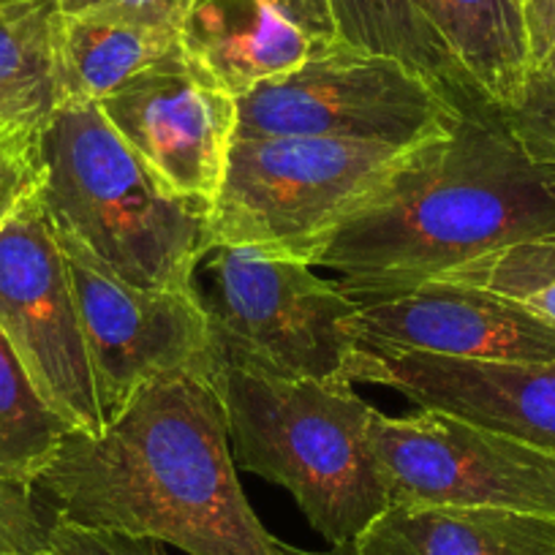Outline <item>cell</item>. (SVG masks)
I'll list each match as a JSON object with an SVG mask.
<instances>
[{
	"label": "cell",
	"mask_w": 555,
	"mask_h": 555,
	"mask_svg": "<svg viewBox=\"0 0 555 555\" xmlns=\"http://www.w3.org/2000/svg\"><path fill=\"white\" fill-rule=\"evenodd\" d=\"M39 196L55 229L72 234L139 289L191 292L210 248V202L158 180L93 101H63L41 122Z\"/></svg>",
	"instance_id": "obj_3"
},
{
	"label": "cell",
	"mask_w": 555,
	"mask_h": 555,
	"mask_svg": "<svg viewBox=\"0 0 555 555\" xmlns=\"http://www.w3.org/2000/svg\"><path fill=\"white\" fill-rule=\"evenodd\" d=\"M30 485L52 520L189 555H278L240 488L221 398L205 378H158L101 434L68 430Z\"/></svg>",
	"instance_id": "obj_2"
},
{
	"label": "cell",
	"mask_w": 555,
	"mask_h": 555,
	"mask_svg": "<svg viewBox=\"0 0 555 555\" xmlns=\"http://www.w3.org/2000/svg\"><path fill=\"white\" fill-rule=\"evenodd\" d=\"M180 41L237 99L338 47L333 0H191Z\"/></svg>",
	"instance_id": "obj_14"
},
{
	"label": "cell",
	"mask_w": 555,
	"mask_h": 555,
	"mask_svg": "<svg viewBox=\"0 0 555 555\" xmlns=\"http://www.w3.org/2000/svg\"><path fill=\"white\" fill-rule=\"evenodd\" d=\"M180 23L133 9L61 12L57 28V88L63 101H93L178 50Z\"/></svg>",
	"instance_id": "obj_16"
},
{
	"label": "cell",
	"mask_w": 555,
	"mask_h": 555,
	"mask_svg": "<svg viewBox=\"0 0 555 555\" xmlns=\"http://www.w3.org/2000/svg\"><path fill=\"white\" fill-rule=\"evenodd\" d=\"M0 333L72 430L106 428L66 256L39 191L0 229Z\"/></svg>",
	"instance_id": "obj_10"
},
{
	"label": "cell",
	"mask_w": 555,
	"mask_h": 555,
	"mask_svg": "<svg viewBox=\"0 0 555 555\" xmlns=\"http://www.w3.org/2000/svg\"><path fill=\"white\" fill-rule=\"evenodd\" d=\"M57 0L0 3V122L41 126L61 106Z\"/></svg>",
	"instance_id": "obj_19"
},
{
	"label": "cell",
	"mask_w": 555,
	"mask_h": 555,
	"mask_svg": "<svg viewBox=\"0 0 555 555\" xmlns=\"http://www.w3.org/2000/svg\"><path fill=\"white\" fill-rule=\"evenodd\" d=\"M354 544L360 555H555V515L499 506H389Z\"/></svg>",
	"instance_id": "obj_15"
},
{
	"label": "cell",
	"mask_w": 555,
	"mask_h": 555,
	"mask_svg": "<svg viewBox=\"0 0 555 555\" xmlns=\"http://www.w3.org/2000/svg\"><path fill=\"white\" fill-rule=\"evenodd\" d=\"M463 109L395 57L340 41L237 95L234 139L319 137L416 147L450 133Z\"/></svg>",
	"instance_id": "obj_7"
},
{
	"label": "cell",
	"mask_w": 555,
	"mask_h": 555,
	"mask_svg": "<svg viewBox=\"0 0 555 555\" xmlns=\"http://www.w3.org/2000/svg\"><path fill=\"white\" fill-rule=\"evenodd\" d=\"M212 389L221 398L234 461L289 490L333 547L354 542L389 509L367 441L376 409L349 382L278 378L221 365Z\"/></svg>",
	"instance_id": "obj_4"
},
{
	"label": "cell",
	"mask_w": 555,
	"mask_h": 555,
	"mask_svg": "<svg viewBox=\"0 0 555 555\" xmlns=\"http://www.w3.org/2000/svg\"><path fill=\"white\" fill-rule=\"evenodd\" d=\"M436 281H455L509 297L555 330V234L493 250Z\"/></svg>",
	"instance_id": "obj_21"
},
{
	"label": "cell",
	"mask_w": 555,
	"mask_h": 555,
	"mask_svg": "<svg viewBox=\"0 0 555 555\" xmlns=\"http://www.w3.org/2000/svg\"><path fill=\"white\" fill-rule=\"evenodd\" d=\"M522 20L533 66L555 47V0H528L522 3Z\"/></svg>",
	"instance_id": "obj_26"
},
{
	"label": "cell",
	"mask_w": 555,
	"mask_h": 555,
	"mask_svg": "<svg viewBox=\"0 0 555 555\" xmlns=\"http://www.w3.org/2000/svg\"><path fill=\"white\" fill-rule=\"evenodd\" d=\"M468 77L499 106H512L531 72L520 0H414Z\"/></svg>",
	"instance_id": "obj_17"
},
{
	"label": "cell",
	"mask_w": 555,
	"mask_h": 555,
	"mask_svg": "<svg viewBox=\"0 0 555 555\" xmlns=\"http://www.w3.org/2000/svg\"><path fill=\"white\" fill-rule=\"evenodd\" d=\"M278 555H360V553H357L354 542L335 544V547H330V550H300V547H292V544H286L278 539Z\"/></svg>",
	"instance_id": "obj_28"
},
{
	"label": "cell",
	"mask_w": 555,
	"mask_h": 555,
	"mask_svg": "<svg viewBox=\"0 0 555 555\" xmlns=\"http://www.w3.org/2000/svg\"><path fill=\"white\" fill-rule=\"evenodd\" d=\"M357 338L367 349L455 360L555 362V330L547 322L509 297L455 281H425L387 300L362 302Z\"/></svg>",
	"instance_id": "obj_12"
},
{
	"label": "cell",
	"mask_w": 555,
	"mask_h": 555,
	"mask_svg": "<svg viewBox=\"0 0 555 555\" xmlns=\"http://www.w3.org/2000/svg\"><path fill=\"white\" fill-rule=\"evenodd\" d=\"M218 362L278 378L349 382L360 306L289 254L210 245L191 275Z\"/></svg>",
	"instance_id": "obj_5"
},
{
	"label": "cell",
	"mask_w": 555,
	"mask_h": 555,
	"mask_svg": "<svg viewBox=\"0 0 555 555\" xmlns=\"http://www.w3.org/2000/svg\"><path fill=\"white\" fill-rule=\"evenodd\" d=\"M55 237L72 275L106 423L158 378L196 376L212 387L221 362L191 292L139 289L101 264L72 234L55 229Z\"/></svg>",
	"instance_id": "obj_9"
},
{
	"label": "cell",
	"mask_w": 555,
	"mask_h": 555,
	"mask_svg": "<svg viewBox=\"0 0 555 555\" xmlns=\"http://www.w3.org/2000/svg\"><path fill=\"white\" fill-rule=\"evenodd\" d=\"M555 234V164L522 147L495 101L411 147L313 256L357 306L409 292L493 250Z\"/></svg>",
	"instance_id": "obj_1"
},
{
	"label": "cell",
	"mask_w": 555,
	"mask_h": 555,
	"mask_svg": "<svg viewBox=\"0 0 555 555\" xmlns=\"http://www.w3.org/2000/svg\"><path fill=\"white\" fill-rule=\"evenodd\" d=\"M68 430L0 333V477L34 482Z\"/></svg>",
	"instance_id": "obj_20"
},
{
	"label": "cell",
	"mask_w": 555,
	"mask_h": 555,
	"mask_svg": "<svg viewBox=\"0 0 555 555\" xmlns=\"http://www.w3.org/2000/svg\"><path fill=\"white\" fill-rule=\"evenodd\" d=\"M0 3H7V0H0Z\"/></svg>",
	"instance_id": "obj_31"
},
{
	"label": "cell",
	"mask_w": 555,
	"mask_h": 555,
	"mask_svg": "<svg viewBox=\"0 0 555 555\" xmlns=\"http://www.w3.org/2000/svg\"><path fill=\"white\" fill-rule=\"evenodd\" d=\"M191 0H57L63 14L90 12V9H133V12L164 14V17L183 20Z\"/></svg>",
	"instance_id": "obj_27"
},
{
	"label": "cell",
	"mask_w": 555,
	"mask_h": 555,
	"mask_svg": "<svg viewBox=\"0 0 555 555\" xmlns=\"http://www.w3.org/2000/svg\"><path fill=\"white\" fill-rule=\"evenodd\" d=\"M373 461L389 506H499L555 515V455L447 411L373 414Z\"/></svg>",
	"instance_id": "obj_8"
},
{
	"label": "cell",
	"mask_w": 555,
	"mask_h": 555,
	"mask_svg": "<svg viewBox=\"0 0 555 555\" xmlns=\"http://www.w3.org/2000/svg\"><path fill=\"white\" fill-rule=\"evenodd\" d=\"M349 378L398 389L420 409L463 416L555 455V362L509 365L360 346Z\"/></svg>",
	"instance_id": "obj_13"
},
{
	"label": "cell",
	"mask_w": 555,
	"mask_h": 555,
	"mask_svg": "<svg viewBox=\"0 0 555 555\" xmlns=\"http://www.w3.org/2000/svg\"><path fill=\"white\" fill-rule=\"evenodd\" d=\"M333 14L340 39L354 50L395 57L444 90L457 106L490 101L414 0H333Z\"/></svg>",
	"instance_id": "obj_18"
},
{
	"label": "cell",
	"mask_w": 555,
	"mask_h": 555,
	"mask_svg": "<svg viewBox=\"0 0 555 555\" xmlns=\"http://www.w3.org/2000/svg\"><path fill=\"white\" fill-rule=\"evenodd\" d=\"M99 109L162 183L212 205L234 142L237 99L183 44L104 95Z\"/></svg>",
	"instance_id": "obj_11"
},
{
	"label": "cell",
	"mask_w": 555,
	"mask_h": 555,
	"mask_svg": "<svg viewBox=\"0 0 555 555\" xmlns=\"http://www.w3.org/2000/svg\"><path fill=\"white\" fill-rule=\"evenodd\" d=\"M41 126L0 122V229L41 189Z\"/></svg>",
	"instance_id": "obj_23"
},
{
	"label": "cell",
	"mask_w": 555,
	"mask_h": 555,
	"mask_svg": "<svg viewBox=\"0 0 555 555\" xmlns=\"http://www.w3.org/2000/svg\"><path fill=\"white\" fill-rule=\"evenodd\" d=\"M506 122L537 162L555 164V47L533 63L512 106H501Z\"/></svg>",
	"instance_id": "obj_22"
},
{
	"label": "cell",
	"mask_w": 555,
	"mask_h": 555,
	"mask_svg": "<svg viewBox=\"0 0 555 555\" xmlns=\"http://www.w3.org/2000/svg\"><path fill=\"white\" fill-rule=\"evenodd\" d=\"M34 555H55L52 550H41V553H34Z\"/></svg>",
	"instance_id": "obj_29"
},
{
	"label": "cell",
	"mask_w": 555,
	"mask_h": 555,
	"mask_svg": "<svg viewBox=\"0 0 555 555\" xmlns=\"http://www.w3.org/2000/svg\"><path fill=\"white\" fill-rule=\"evenodd\" d=\"M50 550L55 555H167L164 544L156 539L85 528L63 520L50 522Z\"/></svg>",
	"instance_id": "obj_25"
},
{
	"label": "cell",
	"mask_w": 555,
	"mask_h": 555,
	"mask_svg": "<svg viewBox=\"0 0 555 555\" xmlns=\"http://www.w3.org/2000/svg\"><path fill=\"white\" fill-rule=\"evenodd\" d=\"M41 550H50V522L34 485L0 477V555H34Z\"/></svg>",
	"instance_id": "obj_24"
},
{
	"label": "cell",
	"mask_w": 555,
	"mask_h": 555,
	"mask_svg": "<svg viewBox=\"0 0 555 555\" xmlns=\"http://www.w3.org/2000/svg\"><path fill=\"white\" fill-rule=\"evenodd\" d=\"M409 151L319 137L234 139L210 207V245H250L311 264Z\"/></svg>",
	"instance_id": "obj_6"
},
{
	"label": "cell",
	"mask_w": 555,
	"mask_h": 555,
	"mask_svg": "<svg viewBox=\"0 0 555 555\" xmlns=\"http://www.w3.org/2000/svg\"><path fill=\"white\" fill-rule=\"evenodd\" d=\"M520 3H528V0H520Z\"/></svg>",
	"instance_id": "obj_30"
}]
</instances>
